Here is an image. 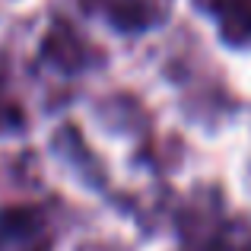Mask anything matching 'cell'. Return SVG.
I'll return each instance as SVG.
<instances>
[{
	"label": "cell",
	"mask_w": 251,
	"mask_h": 251,
	"mask_svg": "<svg viewBox=\"0 0 251 251\" xmlns=\"http://www.w3.org/2000/svg\"><path fill=\"white\" fill-rule=\"evenodd\" d=\"M181 251H251V220L197 197L178 216Z\"/></svg>",
	"instance_id": "1"
},
{
	"label": "cell",
	"mask_w": 251,
	"mask_h": 251,
	"mask_svg": "<svg viewBox=\"0 0 251 251\" xmlns=\"http://www.w3.org/2000/svg\"><path fill=\"white\" fill-rule=\"evenodd\" d=\"M51 229L45 216L32 207L0 210V251H48Z\"/></svg>",
	"instance_id": "2"
},
{
	"label": "cell",
	"mask_w": 251,
	"mask_h": 251,
	"mask_svg": "<svg viewBox=\"0 0 251 251\" xmlns=\"http://www.w3.org/2000/svg\"><path fill=\"white\" fill-rule=\"evenodd\" d=\"M210 13L229 45L251 42V0H197Z\"/></svg>",
	"instance_id": "4"
},
{
	"label": "cell",
	"mask_w": 251,
	"mask_h": 251,
	"mask_svg": "<svg viewBox=\"0 0 251 251\" xmlns=\"http://www.w3.org/2000/svg\"><path fill=\"white\" fill-rule=\"evenodd\" d=\"M89 13L102 16L121 32H143L159 19V0H80Z\"/></svg>",
	"instance_id": "3"
},
{
	"label": "cell",
	"mask_w": 251,
	"mask_h": 251,
	"mask_svg": "<svg viewBox=\"0 0 251 251\" xmlns=\"http://www.w3.org/2000/svg\"><path fill=\"white\" fill-rule=\"evenodd\" d=\"M19 124H23V108H19V102L13 99L10 76H6L3 61H0V134L19 127Z\"/></svg>",
	"instance_id": "5"
}]
</instances>
